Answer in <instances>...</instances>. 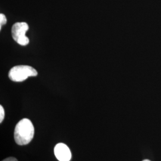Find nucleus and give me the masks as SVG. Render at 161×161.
<instances>
[{"instance_id":"obj_8","label":"nucleus","mask_w":161,"mask_h":161,"mask_svg":"<svg viewBox=\"0 0 161 161\" xmlns=\"http://www.w3.org/2000/svg\"><path fill=\"white\" fill-rule=\"evenodd\" d=\"M149 161V160H148V159H145V160H144V161Z\"/></svg>"},{"instance_id":"obj_3","label":"nucleus","mask_w":161,"mask_h":161,"mask_svg":"<svg viewBox=\"0 0 161 161\" xmlns=\"http://www.w3.org/2000/svg\"><path fill=\"white\" fill-rule=\"evenodd\" d=\"M29 29V26L26 22L14 23L12 28V37L17 44L20 46H26L29 44V38L26 33Z\"/></svg>"},{"instance_id":"obj_6","label":"nucleus","mask_w":161,"mask_h":161,"mask_svg":"<svg viewBox=\"0 0 161 161\" xmlns=\"http://www.w3.org/2000/svg\"><path fill=\"white\" fill-rule=\"evenodd\" d=\"M5 116V113H4V110L2 106H0V122H2Z\"/></svg>"},{"instance_id":"obj_4","label":"nucleus","mask_w":161,"mask_h":161,"mask_svg":"<svg viewBox=\"0 0 161 161\" xmlns=\"http://www.w3.org/2000/svg\"><path fill=\"white\" fill-rule=\"evenodd\" d=\"M54 155L59 161H70L71 159V152L67 145L58 143L54 147Z\"/></svg>"},{"instance_id":"obj_5","label":"nucleus","mask_w":161,"mask_h":161,"mask_svg":"<svg viewBox=\"0 0 161 161\" xmlns=\"http://www.w3.org/2000/svg\"><path fill=\"white\" fill-rule=\"evenodd\" d=\"M7 23V19L6 16L4 14H0V29L2 28V26Z\"/></svg>"},{"instance_id":"obj_2","label":"nucleus","mask_w":161,"mask_h":161,"mask_svg":"<svg viewBox=\"0 0 161 161\" xmlns=\"http://www.w3.org/2000/svg\"><path fill=\"white\" fill-rule=\"evenodd\" d=\"M38 72L34 68L28 65L16 66L10 69L8 77L14 82H22L31 76H36Z\"/></svg>"},{"instance_id":"obj_1","label":"nucleus","mask_w":161,"mask_h":161,"mask_svg":"<svg viewBox=\"0 0 161 161\" xmlns=\"http://www.w3.org/2000/svg\"><path fill=\"white\" fill-rule=\"evenodd\" d=\"M34 136V127L27 118L19 121L15 127L14 137L17 144L23 146L29 143Z\"/></svg>"},{"instance_id":"obj_7","label":"nucleus","mask_w":161,"mask_h":161,"mask_svg":"<svg viewBox=\"0 0 161 161\" xmlns=\"http://www.w3.org/2000/svg\"><path fill=\"white\" fill-rule=\"evenodd\" d=\"M3 161H17V160L15 158L10 157V158H7V159L3 160Z\"/></svg>"}]
</instances>
